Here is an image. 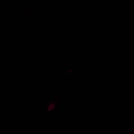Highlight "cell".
Segmentation results:
<instances>
[{
  "label": "cell",
  "mask_w": 134,
  "mask_h": 134,
  "mask_svg": "<svg viewBox=\"0 0 134 134\" xmlns=\"http://www.w3.org/2000/svg\"><path fill=\"white\" fill-rule=\"evenodd\" d=\"M54 107L55 106H54V104H51L50 105V106L49 107H48V111H50V110H52L53 108H54Z\"/></svg>",
  "instance_id": "cell-1"
}]
</instances>
